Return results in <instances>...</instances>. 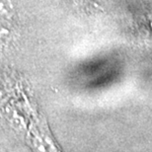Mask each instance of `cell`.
Returning <instances> with one entry per match:
<instances>
[{
  "mask_svg": "<svg viewBox=\"0 0 152 152\" xmlns=\"http://www.w3.org/2000/svg\"><path fill=\"white\" fill-rule=\"evenodd\" d=\"M26 141L34 152H62L50 130L39 126L30 129Z\"/></svg>",
  "mask_w": 152,
  "mask_h": 152,
  "instance_id": "obj_1",
  "label": "cell"
},
{
  "mask_svg": "<svg viewBox=\"0 0 152 152\" xmlns=\"http://www.w3.org/2000/svg\"><path fill=\"white\" fill-rule=\"evenodd\" d=\"M151 30H152V22H151Z\"/></svg>",
  "mask_w": 152,
  "mask_h": 152,
  "instance_id": "obj_2",
  "label": "cell"
}]
</instances>
